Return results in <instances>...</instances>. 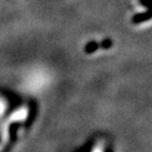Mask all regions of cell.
Here are the masks:
<instances>
[{
  "mask_svg": "<svg viewBox=\"0 0 152 152\" xmlns=\"http://www.w3.org/2000/svg\"><path fill=\"white\" fill-rule=\"evenodd\" d=\"M140 3L148 7V12L142 13V14H137L133 17V23H140V22L146 21L148 19L152 18V0H140Z\"/></svg>",
  "mask_w": 152,
  "mask_h": 152,
  "instance_id": "obj_1",
  "label": "cell"
},
{
  "mask_svg": "<svg viewBox=\"0 0 152 152\" xmlns=\"http://www.w3.org/2000/svg\"><path fill=\"white\" fill-rule=\"evenodd\" d=\"M98 43L96 42V41H90L89 43H87V45H86V48H85V50H86V52L87 53H93V52H95V51L97 50L98 49Z\"/></svg>",
  "mask_w": 152,
  "mask_h": 152,
  "instance_id": "obj_2",
  "label": "cell"
},
{
  "mask_svg": "<svg viewBox=\"0 0 152 152\" xmlns=\"http://www.w3.org/2000/svg\"><path fill=\"white\" fill-rule=\"evenodd\" d=\"M7 102L3 96H0V116H2L3 114L7 112Z\"/></svg>",
  "mask_w": 152,
  "mask_h": 152,
  "instance_id": "obj_3",
  "label": "cell"
},
{
  "mask_svg": "<svg viewBox=\"0 0 152 152\" xmlns=\"http://www.w3.org/2000/svg\"><path fill=\"white\" fill-rule=\"evenodd\" d=\"M111 45H112L111 39H104V40L102 41V43H100V47H102V49H109Z\"/></svg>",
  "mask_w": 152,
  "mask_h": 152,
  "instance_id": "obj_4",
  "label": "cell"
},
{
  "mask_svg": "<svg viewBox=\"0 0 152 152\" xmlns=\"http://www.w3.org/2000/svg\"><path fill=\"white\" fill-rule=\"evenodd\" d=\"M92 152H104V148H102V146L98 144V145H96L94 148H93Z\"/></svg>",
  "mask_w": 152,
  "mask_h": 152,
  "instance_id": "obj_5",
  "label": "cell"
}]
</instances>
